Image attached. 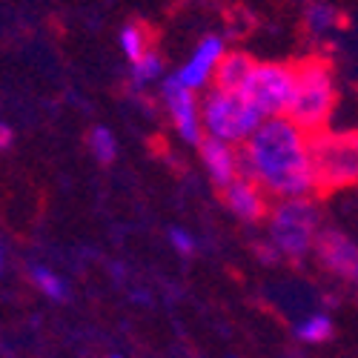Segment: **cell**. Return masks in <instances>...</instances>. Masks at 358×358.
<instances>
[{
    "instance_id": "e0dca14e",
    "label": "cell",
    "mask_w": 358,
    "mask_h": 358,
    "mask_svg": "<svg viewBox=\"0 0 358 358\" xmlns=\"http://www.w3.org/2000/svg\"><path fill=\"white\" fill-rule=\"evenodd\" d=\"M164 80V57L158 52H149L143 61L132 64L129 66V83L132 89H146L152 83H161Z\"/></svg>"
},
{
    "instance_id": "30bf717a",
    "label": "cell",
    "mask_w": 358,
    "mask_h": 358,
    "mask_svg": "<svg viewBox=\"0 0 358 358\" xmlns=\"http://www.w3.org/2000/svg\"><path fill=\"white\" fill-rule=\"evenodd\" d=\"M221 198H224V206L229 210L232 218H238L241 224H261L266 221V213H270V195H266L261 187H255L250 178H235L229 187L221 189Z\"/></svg>"
},
{
    "instance_id": "9c48e42d",
    "label": "cell",
    "mask_w": 358,
    "mask_h": 358,
    "mask_svg": "<svg viewBox=\"0 0 358 358\" xmlns=\"http://www.w3.org/2000/svg\"><path fill=\"white\" fill-rule=\"evenodd\" d=\"M313 255L321 261L327 273H333L341 281H350L358 287V244L341 229L327 227L321 229Z\"/></svg>"
},
{
    "instance_id": "7a4b0ae2",
    "label": "cell",
    "mask_w": 358,
    "mask_h": 358,
    "mask_svg": "<svg viewBox=\"0 0 358 358\" xmlns=\"http://www.w3.org/2000/svg\"><path fill=\"white\" fill-rule=\"evenodd\" d=\"M338 106V83L327 57H304L295 64V89L287 117L301 127L307 135H315L330 127Z\"/></svg>"
},
{
    "instance_id": "5b68a950",
    "label": "cell",
    "mask_w": 358,
    "mask_h": 358,
    "mask_svg": "<svg viewBox=\"0 0 358 358\" xmlns=\"http://www.w3.org/2000/svg\"><path fill=\"white\" fill-rule=\"evenodd\" d=\"M264 117L244 98V92H227V89L210 86L201 95V127L203 138H213L241 149L250 135L261 127Z\"/></svg>"
},
{
    "instance_id": "2e32d148",
    "label": "cell",
    "mask_w": 358,
    "mask_h": 358,
    "mask_svg": "<svg viewBox=\"0 0 358 358\" xmlns=\"http://www.w3.org/2000/svg\"><path fill=\"white\" fill-rule=\"evenodd\" d=\"M336 333V324L327 313H313L295 324V338L301 344H324Z\"/></svg>"
},
{
    "instance_id": "7402d4cb",
    "label": "cell",
    "mask_w": 358,
    "mask_h": 358,
    "mask_svg": "<svg viewBox=\"0 0 358 358\" xmlns=\"http://www.w3.org/2000/svg\"><path fill=\"white\" fill-rule=\"evenodd\" d=\"M112 358H121V355H112Z\"/></svg>"
},
{
    "instance_id": "d6986e66",
    "label": "cell",
    "mask_w": 358,
    "mask_h": 358,
    "mask_svg": "<svg viewBox=\"0 0 358 358\" xmlns=\"http://www.w3.org/2000/svg\"><path fill=\"white\" fill-rule=\"evenodd\" d=\"M169 244H172V250H175L178 255H192V252L198 250L195 235H192V232H187V229H181V227L169 229Z\"/></svg>"
},
{
    "instance_id": "7c38bea8",
    "label": "cell",
    "mask_w": 358,
    "mask_h": 358,
    "mask_svg": "<svg viewBox=\"0 0 358 358\" xmlns=\"http://www.w3.org/2000/svg\"><path fill=\"white\" fill-rule=\"evenodd\" d=\"M252 66H255V61H252L247 52H232V49H227V55L221 57V64H218V69H215L213 86L227 89V92H241L244 83H247V78H250V72H252Z\"/></svg>"
},
{
    "instance_id": "277c9868",
    "label": "cell",
    "mask_w": 358,
    "mask_h": 358,
    "mask_svg": "<svg viewBox=\"0 0 358 358\" xmlns=\"http://www.w3.org/2000/svg\"><path fill=\"white\" fill-rule=\"evenodd\" d=\"M310 161L318 195L358 187V129L327 127L310 135Z\"/></svg>"
},
{
    "instance_id": "ba28073f",
    "label": "cell",
    "mask_w": 358,
    "mask_h": 358,
    "mask_svg": "<svg viewBox=\"0 0 358 358\" xmlns=\"http://www.w3.org/2000/svg\"><path fill=\"white\" fill-rule=\"evenodd\" d=\"M224 55H227V41L221 35H203L192 46V52L187 55V61L172 72V78L181 83L184 89H189V92L203 95L206 89L213 86L215 69H218Z\"/></svg>"
},
{
    "instance_id": "8fae6325",
    "label": "cell",
    "mask_w": 358,
    "mask_h": 358,
    "mask_svg": "<svg viewBox=\"0 0 358 358\" xmlns=\"http://www.w3.org/2000/svg\"><path fill=\"white\" fill-rule=\"evenodd\" d=\"M198 155H201L203 172L210 175V181L218 189L229 187L235 178H241V152H238L235 146L213 141V138H203L198 143Z\"/></svg>"
},
{
    "instance_id": "ac0fdd59",
    "label": "cell",
    "mask_w": 358,
    "mask_h": 358,
    "mask_svg": "<svg viewBox=\"0 0 358 358\" xmlns=\"http://www.w3.org/2000/svg\"><path fill=\"white\" fill-rule=\"evenodd\" d=\"M86 143H89V152H92V158L98 164H112L117 158V138L109 127H92Z\"/></svg>"
},
{
    "instance_id": "44dd1931",
    "label": "cell",
    "mask_w": 358,
    "mask_h": 358,
    "mask_svg": "<svg viewBox=\"0 0 358 358\" xmlns=\"http://www.w3.org/2000/svg\"><path fill=\"white\" fill-rule=\"evenodd\" d=\"M6 270V252H3V244H0V275Z\"/></svg>"
},
{
    "instance_id": "8992f818",
    "label": "cell",
    "mask_w": 358,
    "mask_h": 358,
    "mask_svg": "<svg viewBox=\"0 0 358 358\" xmlns=\"http://www.w3.org/2000/svg\"><path fill=\"white\" fill-rule=\"evenodd\" d=\"M295 89V64L289 61H255L247 83L244 98L264 117H287Z\"/></svg>"
},
{
    "instance_id": "52a82bcc",
    "label": "cell",
    "mask_w": 358,
    "mask_h": 358,
    "mask_svg": "<svg viewBox=\"0 0 358 358\" xmlns=\"http://www.w3.org/2000/svg\"><path fill=\"white\" fill-rule=\"evenodd\" d=\"M161 103L169 117V124L175 127L178 138L187 146H198L203 141V127H201V95L189 92L178 83L172 75H164L161 80Z\"/></svg>"
},
{
    "instance_id": "6da1fadb",
    "label": "cell",
    "mask_w": 358,
    "mask_h": 358,
    "mask_svg": "<svg viewBox=\"0 0 358 358\" xmlns=\"http://www.w3.org/2000/svg\"><path fill=\"white\" fill-rule=\"evenodd\" d=\"M238 152H241V175L261 187L270 201L318 195L310 161V135L289 117L261 121Z\"/></svg>"
},
{
    "instance_id": "3957f363",
    "label": "cell",
    "mask_w": 358,
    "mask_h": 358,
    "mask_svg": "<svg viewBox=\"0 0 358 358\" xmlns=\"http://www.w3.org/2000/svg\"><path fill=\"white\" fill-rule=\"evenodd\" d=\"M321 229V210L315 198L273 201L266 213V244L287 261H304L313 255Z\"/></svg>"
},
{
    "instance_id": "9a60e30c",
    "label": "cell",
    "mask_w": 358,
    "mask_h": 358,
    "mask_svg": "<svg viewBox=\"0 0 358 358\" xmlns=\"http://www.w3.org/2000/svg\"><path fill=\"white\" fill-rule=\"evenodd\" d=\"M29 281L35 284V289L49 298V301H66V295H69V287L64 281L61 273H55L52 266H43V264H32L29 266Z\"/></svg>"
},
{
    "instance_id": "4fadbf2b",
    "label": "cell",
    "mask_w": 358,
    "mask_h": 358,
    "mask_svg": "<svg viewBox=\"0 0 358 358\" xmlns=\"http://www.w3.org/2000/svg\"><path fill=\"white\" fill-rule=\"evenodd\" d=\"M117 43H121V52L127 57V64H138L149 52H155V43H152V32L149 26H143L141 20H132V23H124V29L117 32Z\"/></svg>"
},
{
    "instance_id": "5bb4252c",
    "label": "cell",
    "mask_w": 358,
    "mask_h": 358,
    "mask_svg": "<svg viewBox=\"0 0 358 358\" xmlns=\"http://www.w3.org/2000/svg\"><path fill=\"white\" fill-rule=\"evenodd\" d=\"M338 23H341V15L333 3H327V0H307L304 26L313 38H327L330 32H336Z\"/></svg>"
},
{
    "instance_id": "ffe728a7",
    "label": "cell",
    "mask_w": 358,
    "mask_h": 358,
    "mask_svg": "<svg viewBox=\"0 0 358 358\" xmlns=\"http://www.w3.org/2000/svg\"><path fill=\"white\" fill-rule=\"evenodd\" d=\"M12 143H15V132H12V127H9L6 121H0V155H3Z\"/></svg>"
}]
</instances>
